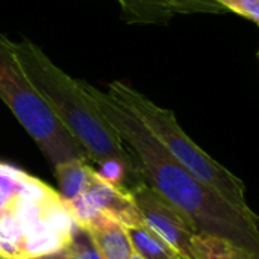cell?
I'll return each mask as SVG.
<instances>
[{"label":"cell","mask_w":259,"mask_h":259,"mask_svg":"<svg viewBox=\"0 0 259 259\" xmlns=\"http://www.w3.org/2000/svg\"><path fill=\"white\" fill-rule=\"evenodd\" d=\"M3 41L24 76L91 162L100 165L117 159L135 167L118 134L83 88V80L67 74L29 38L14 41L3 35Z\"/></svg>","instance_id":"7a4b0ae2"},{"label":"cell","mask_w":259,"mask_h":259,"mask_svg":"<svg viewBox=\"0 0 259 259\" xmlns=\"http://www.w3.org/2000/svg\"><path fill=\"white\" fill-rule=\"evenodd\" d=\"M0 100L36 143L52 165L79 159L90 162L55 112L24 76L0 35Z\"/></svg>","instance_id":"5b68a950"},{"label":"cell","mask_w":259,"mask_h":259,"mask_svg":"<svg viewBox=\"0 0 259 259\" xmlns=\"http://www.w3.org/2000/svg\"><path fill=\"white\" fill-rule=\"evenodd\" d=\"M225 12H234L253 24H259V0H217Z\"/></svg>","instance_id":"5bb4252c"},{"label":"cell","mask_w":259,"mask_h":259,"mask_svg":"<svg viewBox=\"0 0 259 259\" xmlns=\"http://www.w3.org/2000/svg\"><path fill=\"white\" fill-rule=\"evenodd\" d=\"M74 220L59 191L0 161V259H26L67 246Z\"/></svg>","instance_id":"3957f363"},{"label":"cell","mask_w":259,"mask_h":259,"mask_svg":"<svg viewBox=\"0 0 259 259\" xmlns=\"http://www.w3.org/2000/svg\"><path fill=\"white\" fill-rule=\"evenodd\" d=\"M126 23L167 24L175 15L171 0H117Z\"/></svg>","instance_id":"30bf717a"},{"label":"cell","mask_w":259,"mask_h":259,"mask_svg":"<svg viewBox=\"0 0 259 259\" xmlns=\"http://www.w3.org/2000/svg\"><path fill=\"white\" fill-rule=\"evenodd\" d=\"M129 194L144 222L182 259H193L191 238L197 234L188 220L156 194L143 179L129 188Z\"/></svg>","instance_id":"52a82bcc"},{"label":"cell","mask_w":259,"mask_h":259,"mask_svg":"<svg viewBox=\"0 0 259 259\" xmlns=\"http://www.w3.org/2000/svg\"><path fill=\"white\" fill-rule=\"evenodd\" d=\"M53 170L59 185V194L68 203L74 200L79 196V193L83 190L93 171V167L85 161L71 159L53 165Z\"/></svg>","instance_id":"7c38bea8"},{"label":"cell","mask_w":259,"mask_h":259,"mask_svg":"<svg viewBox=\"0 0 259 259\" xmlns=\"http://www.w3.org/2000/svg\"><path fill=\"white\" fill-rule=\"evenodd\" d=\"M83 88L132 155L140 178L197 234L228 238L259 253L258 215H246L191 176L126 106L83 80Z\"/></svg>","instance_id":"6da1fadb"},{"label":"cell","mask_w":259,"mask_h":259,"mask_svg":"<svg viewBox=\"0 0 259 259\" xmlns=\"http://www.w3.org/2000/svg\"><path fill=\"white\" fill-rule=\"evenodd\" d=\"M26 259H67V253H65V249H61L58 252H52V253L38 255V256H32V258Z\"/></svg>","instance_id":"2e32d148"},{"label":"cell","mask_w":259,"mask_h":259,"mask_svg":"<svg viewBox=\"0 0 259 259\" xmlns=\"http://www.w3.org/2000/svg\"><path fill=\"white\" fill-rule=\"evenodd\" d=\"M74 225L83 226L96 215H105L123 228L143 223V219L129 194V190L117 188L103 181L97 170L93 168L83 190L79 196L67 203Z\"/></svg>","instance_id":"8992f818"},{"label":"cell","mask_w":259,"mask_h":259,"mask_svg":"<svg viewBox=\"0 0 259 259\" xmlns=\"http://www.w3.org/2000/svg\"><path fill=\"white\" fill-rule=\"evenodd\" d=\"M131 259H143V258H141L140 255H137V253H135V252L132 250V255H131Z\"/></svg>","instance_id":"e0dca14e"},{"label":"cell","mask_w":259,"mask_h":259,"mask_svg":"<svg viewBox=\"0 0 259 259\" xmlns=\"http://www.w3.org/2000/svg\"><path fill=\"white\" fill-rule=\"evenodd\" d=\"M193 259H259V253L228 238L196 234L191 238Z\"/></svg>","instance_id":"9c48e42d"},{"label":"cell","mask_w":259,"mask_h":259,"mask_svg":"<svg viewBox=\"0 0 259 259\" xmlns=\"http://www.w3.org/2000/svg\"><path fill=\"white\" fill-rule=\"evenodd\" d=\"M80 228L90 234L102 259H131L132 247L129 238L124 228L117 222L105 215H96Z\"/></svg>","instance_id":"ba28073f"},{"label":"cell","mask_w":259,"mask_h":259,"mask_svg":"<svg viewBox=\"0 0 259 259\" xmlns=\"http://www.w3.org/2000/svg\"><path fill=\"white\" fill-rule=\"evenodd\" d=\"M176 14H225L217 0H171Z\"/></svg>","instance_id":"9a60e30c"},{"label":"cell","mask_w":259,"mask_h":259,"mask_svg":"<svg viewBox=\"0 0 259 259\" xmlns=\"http://www.w3.org/2000/svg\"><path fill=\"white\" fill-rule=\"evenodd\" d=\"M64 249L67 259H102L90 234L77 225H74L70 241Z\"/></svg>","instance_id":"4fadbf2b"},{"label":"cell","mask_w":259,"mask_h":259,"mask_svg":"<svg viewBox=\"0 0 259 259\" xmlns=\"http://www.w3.org/2000/svg\"><path fill=\"white\" fill-rule=\"evenodd\" d=\"M108 94L138 117L165 150L208 190L237 211L256 215L247 203L243 181L202 150L181 127L173 111L158 106L147 96L120 80L109 83Z\"/></svg>","instance_id":"277c9868"},{"label":"cell","mask_w":259,"mask_h":259,"mask_svg":"<svg viewBox=\"0 0 259 259\" xmlns=\"http://www.w3.org/2000/svg\"><path fill=\"white\" fill-rule=\"evenodd\" d=\"M132 250L143 259H182L161 237L149 229L144 222L124 228Z\"/></svg>","instance_id":"8fae6325"}]
</instances>
